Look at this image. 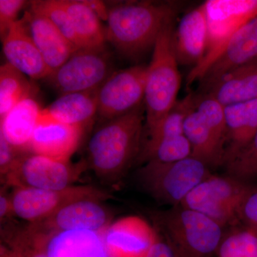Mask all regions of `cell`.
<instances>
[{
  "mask_svg": "<svg viewBox=\"0 0 257 257\" xmlns=\"http://www.w3.org/2000/svg\"><path fill=\"white\" fill-rule=\"evenodd\" d=\"M144 107L104 121L89 139L88 165L96 175L114 182L124 175L141 152Z\"/></svg>",
  "mask_w": 257,
  "mask_h": 257,
  "instance_id": "obj_1",
  "label": "cell"
},
{
  "mask_svg": "<svg viewBox=\"0 0 257 257\" xmlns=\"http://www.w3.org/2000/svg\"><path fill=\"white\" fill-rule=\"evenodd\" d=\"M175 10L167 3L128 2L108 11L106 41L121 55L140 57L153 49L159 35L173 22Z\"/></svg>",
  "mask_w": 257,
  "mask_h": 257,
  "instance_id": "obj_2",
  "label": "cell"
},
{
  "mask_svg": "<svg viewBox=\"0 0 257 257\" xmlns=\"http://www.w3.org/2000/svg\"><path fill=\"white\" fill-rule=\"evenodd\" d=\"M173 34L172 22L159 35L154 46L151 62L147 66L145 96L147 132L155 127L177 101L181 76Z\"/></svg>",
  "mask_w": 257,
  "mask_h": 257,
  "instance_id": "obj_3",
  "label": "cell"
},
{
  "mask_svg": "<svg viewBox=\"0 0 257 257\" xmlns=\"http://www.w3.org/2000/svg\"><path fill=\"white\" fill-rule=\"evenodd\" d=\"M156 220L177 257H209L222 239V226L211 218L179 205L157 213Z\"/></svg>",
  "mask_w": 257,
  "mask_h": 257,
  "instance_id": "obj_4",
  "label": "cell"
},
{
  "mask_svg": "<svg viewBox=\"0 0 257 257\" xmlns=\"http://www.w3.org/2000/svg\"><path fill=\"white\" fill-rule=\"evenodd\" d=\"M210 168L192 156L174 162L150 161L140 169L139 182L159 202L171 207L182 204L186 197L211 175Z\"/></svg>",
  "mask_w": 257,
  "mask_h": 257,
  "instance_id": "obj_5",
  "label": "cell"
},
{
  "mask_svg": "<svg viewBox=\"0 0 257 257\" xmlns=\"http://www.w3.org/2000/svg\"><path fill=\"white\" fill-rule=\"evenodd\" d=\"M184 133L192 147V157L209 168L223 166L226 143L224 106L207 94L197 95L195 107L187 116Z\"/></svg>",
  "mask_w": 257,
  "mask_h": 257,
  "instance_id": "obj_6",
  "label": "cell"
},
{
  "mask_svg": "<svg viewBox=\"0 0 257 257\" xmlns=\"http://www.w3.org/2000/svg\"><path fill=\"white\" fill-rule=\"evenodd\" d=\"M208 42L202 62L193 67L187 84L201 80L221 55L226 44L244 24L257 17V0H208Z\"/></svg>",
  "mask_w": 257,
  "mask_h": 257,
  "instance_id": "obj_7",
  "label": "cell"
},
{
  "mask_svg": "<svg viewBox=\"0 0 257 257\" xmlns=\"http://www.w3.org/2000/svg\"><path fill=\"white\" fill-rule=\"evenodd\" d=\"M87 163H71L42 155L25 152L3 179L6 186L15 188L60 190L72 187Z\"/></svg>",
  "mask_w": 257,
  "mask_h": 257,
  "instance_id": "obj_8",
  "label": "cell"
},
{
  "mask_svg": "<svg viewBox=\"0 0 257 257\" xmlns=\"http://www.w3.org/2000/svg\"><path fill=\"white\" fill-rule=\"evenodd\" d=\"M251 184L228 175H211L189 193L181 205L202 213L222 227L235 225L238 224V204Z\"/></svg>",
  "mask_w": 257,
  "mask_h": 257,
  "instance_id": "obj_9",
  "label": "cell"
},
{
  "mask_svg": "<svg viewBox=\"0 0 257 257\" xmlns=\"http://www.w3.org/2000/svg\"><path fill=\"white\" fill-rule=\"evenodd\" d=\"M113 72L105 47L80 48L46 79L60 94L90 92L99 89Z\"/></svg>",
  "mask_w": 257,
  "mask_h": 257,
  "instance_id": "obj_10",
  "label": "cell"
},
{
  "mask_svg": "<svg viewBox=\"0 0 257 257\" xmlns=\"http://www.w3.org/2000/svg\"><path fill=\"white\" fill-rule=\"evenodd\" d=\"M11 197L14 216L33 223L48 217L69 203L84 199L102 202L112 197L92 186H72L60 190L15 188Z\"/></svg>",
  "mask_w": 257,
  "mask_h": 257,
  "instance_id": "obj_11",
  "label": "cell"
},
{
  "mask_svg": "<svg viewBox=\"0 0 257 257\" xmlns=\"http://www.w3.org/2000/svg\"><path fill=\"white\" fill-rule=\"evenodd\" d=\"M147 66L116 71L97 89V115L103 122L128 114L145 101Z\"/></svg>",
  "mask_w": 257,
  "mask_h": 257,
  "instance_id": "obj_12",
  "label": "cell"
},
{
  "mask_svg": "<svg viewBox=\"0 0 257 257\" xmlns=\"http://www.w3.org/2000/svg\"><path fill=\"white\" fill-rule=\"evenodd\" d=\"M100 201L84 199L69 203L52 215L28 228L34 234L50 237L66 231L87 230L101 234L111 224L110 211Z\"/></svg>",
  "mask_w": 257,
  "mask_h": 257,
  "instance_id": "obj_13",
  "label": "cell"
},
{
  "mask_svg": "<svg viewBox=\"0 0 257 257\" xmlns=\"http://www.w3.org/2000/svg\"><path fill=\"white\" fill-rule=\"evenodd\" d=\"M101 236L108 257H147L159 234L142 218L130 216L111 223Z\"/></svg>",
  "mask_w": 257,
  "mask_h": 257,
  "instance_id": "obj_14",
  "label": "cell"
},
{
  "mask_svg": "<svg viewBox=\"0 0 257 257\" xmlns=\"http://www.w3.org/2000/svg\"><path fill=\"white\" fill-rule=\"evenodd\" d=\"M8 63L30 78L46 79L51 74L31 35L25 17L15 22L3 39Z\"/></svg>",
  "mask_w": 257,
  "mask_h": 257,
  "instance_id": "obj_15",
  "label": "cell"
},
{
  "mask_svg": "<svg viewBox=\"0 0 257 257\" xmlns=\"http://www.w3.org/2000/svg\"><path fill=\"white\" fill-rule=\"evenodd\" d=\"M84 128L39 119L28 151L55 160L69 161L82 141Z\"/></svg>",
  "mask_w": 257,
  "mask_h": 257,
  "instance_id": "obj_16",
  "label": "cell"
},
{
  "mask_svg": "<svg viewBox=\"0 0 257 257\" xmlns=\"http://www.w3.org/2000/svg\"><path fill=\"white\" fill-rule=\"evenodd\" d=\"M257 59V17L239 28L230 39L224 50L201 79L204 92L221 77Z\"/></svg>",
  "mask_w": 257,
  "mask_h": 257,
  "instance_id": "obj_17",
  "label": "cell"
},
{
  "mask_svg": "<svg viewBox=\"0 0 257 257\" xmlns=\"http://www.w3.org/2000/svg\"><path fill=\"white\" fill-rule=\"evenodd\" d=\"M179 64L194 67L202 62L207 51L208 24L205 4L184 15L173 34Z\"/></svg>",
  "mask_w": 257,
  "mask_h": 257,
  "instance_id": "obj_18",
  "label": "cell"
},
{
  "mask_svg": "<svg viewBox=\"0 0 257 257\" xmlns=\"http://www.w3.org/2000/svg\"><path fill=\"white\" fill-rule=\"evenodd\" d=\"M30 35L51 73L60 67L79 50L48 19L29 8L23 15Z\"/></svg>",
  "mask_w": 257,
  "mask_h": 257,
  "instance_id": "obj_19",
  "label": "cell"
},
{
  "mask_svg": "<svg viewBox=\"0 0 257 257\" xmlns=\"http://www.w3.org/2000/svg\"><path fill=\"white\" fill-rule=\"evenodd\" d=\"M226 124L225 167L236 160L252 141L257 130V99L224 106Z\"/></svg>",
  "mask_w": 257,
  "mask_h": 257,
  "instance_id": "obj_20",
  "label": "cell"
},
{
  "mask_svg": "<svg viewBox=\"0 0 257 257\" xmlns=\"http://www.w3.org/2000/svg\"><path fill=\"white\" fill-rule=\"evenodd\" d=\"M204 94L224 106L257 99V59L226 72Z\"/></svg>",
  "mask_w": 257,
  "mask_h": 257,
  "instance_id": "obj_21",
  "label": "cell"
},
{
  "mask_svg": "<svg viewBox=\"0 0 257 257\" xmlns=\"http://www.w3.org/2000/svg\"><path fill=\"white\" fill-rule=\"evenodd\" d=\"M97 89L90 92L61 94L42 108L40 119L85 127L97 114Z\"/></svg>",
  "mask_w": 257,
  "mask_h": 257,
  "instance_id": "obj_22",
  "label": "cell"
},
{
  "mask_svg": "<svg viewBox=\"0 0 257 257\" xmlns=\"http://www.w3.org/2000/svg\"><path fill=\"white\" fill-rule=\"evenodd\" d=\"M42 109L33 94L25 98L0 118V133L16 148L28 152L29 143L38 124Z\"/></svg>",
  "mask_w": 257,
  "mask_h": 257,
  "instance_id": "obj_23",
  "label": "cell"
},
{
  "mask_svg": "<svg viewBox=\"0 0 257 257\" xmlns=\"http://www.w3.org/2000/svg\"><path fill=\"white\" fill-rule=\"evenodd\" d=\"M47 253L49 257H108L101 234L87 230L52 235Z\"/></svg>",
  "mask_w": 257,
  "mask_h": 257,
  "instance_id": "obj_24",
  "label": "cell"
},
{
  "mask_svg": "<svg viewBox=\"0 0 257 257\" xmlns=\"http://www.w3.org/2000/svg\"><path fill=\"white\" fill-rule=\"evenodd\" d=\"M70 16L82 48L99 49L105 47V29L100 18L84 1L61 0Z\"/></svg>",
  "mask_w": 257,
  "mask_h": 257,
  "instance_id": "obj_25",
  "label": "cell"
},
{
  "mask_svg": "<svg viewBox=\"0 0 257 257\" xmlns=\"http://www.w3.org/2000/svg\"><path fill=\"white\" fill-rule=\"evenodd\" d=\"M33 94V86L25 74L8 62L0 67V118Z\"/></svg>",
  "mask_w": 257,
  "mask_h": 257,
  "instance_id": "obj_26",
  "label": "cell"
},
{
  "mask_svg": "<svg viewBox=\"0 0 257 257\" xmlns=\"http://www.w3.org/2000/svg\"><path fill=\"white\" fill-rule=\"evenodd\" d=\"M192 156V147L185 135H178L156 142H146L138 160L143 162L157 161L174 162Z\"/></svg>",
  "mask_w": 257,
  "mask_h": 257,
  "instance_id": "obj_27",
  "label": "cell"
},
{
  "mask_svg": "<svg viewBox=\"0 0 257 257\" xmlns=\"http://www.w3.org/2000/svg\"><path fill=\"white\" fill-rule=\"evenodd\" d=\"M197 95L189 94L175 105L153 128L148 131L147 142H156L163 139L184 135V125L189 113L194 109Z\"/></svg>",
  "mask_w": 257,
  "mask_h": 257,
  "instance_id": "obj_28",
  "label": "cell"
},
{
  "mask_svg": "<svg viewBox=\"0 0 257 257\" xmlns=\"http://www.w3.org/2000/svg\"><path fill=\"white\" fill-rule=\"evenodd\" d=\"M30 10L48 19L67 40L79 49L82 48L70 16L61 0H36L30 3Z\"/></svg>",
  "mask_w": 257,
  "mask_h": 257,
  "instance_id": "obj_29",
  "label": "cell"
},
{
  "mask_svg": "<svg viewBox=\"0 0 257 257\" xmlns=\"http://www.w3.org/2000/svg\"><path fill=\"white\" fill-rule=\"evenodd\" d=\"M218 257H257V232L241 228L224 235Z\"/></svg>",
  "mask_w": 257,
  "mask_h": 257,
  "instance_id": "obj_30",
  "label": "cell"
},
{
  "mask_svg": "<svg viewBox=\"0 0 257 257\" xmlns=\"http://www.w3.org/2000/svg\"><path fill=\"white\" fill-rule=\"evenodd\" d=\"M226 175L234 178L253 183L257 179V130L247 148L234 162L226 167Z\"/></svg>",
  "mask_w": 257,
  "mask_h": 257,
  "instance_id": "obj_31",
  "label": "cell"
},
{
  "mask_svg": "<svg viewBox=\"0 0 257 257\" xmlns=\"http://www.w3.org/2000/svg\"><path fill=\"white\" fill-rule=\"evenodd\" d=\"M238 224L257 232V186L251 184L243 193L236 209Z\"/></svg>",
  "mask_w": 257,
  "mask_h": 257,
  "instance_id": "obj_32",
  "label": "cell"
},
{
  "mask_svg": "<svg viewBox=\"0 0 257 257\" xmlns=\"http://www.w3.org/2000/svg\"><path fill=\"white\" fill-rule=\"evenodd\" d=\"M28 4L24 0H0V34L4 38L12 25L18 21L19 13Z\"/></svg>",
  "mask_w": 257,
  "mask_h": 257,
  "instance_id": "obj_33",
  "label": "cell"
},
{
  "mask_svg": "<svg viewBox=\"0 0 257 257\" xmlns=\"http://www.w3.org/2000/svg\"><path fill=\"white\" fill-rule=\"evenodd\" d=\"M11 145L0 133V174L3 179L9 173L20 157L25 153Z\"/></svg>",
  "mask_w": 257,
  "mask_h": 257,
  "instance_id": "obj_34",
  "label": "cell"
},
{
  "mask_svg": "<svg viewBox=\"0 0 257 257\" xmlns=\"http://www.w3.org/2000/svg\"><path fill=\"white\" fill-rule=\"evenodd\" d=\"M48 239L37 235H32V240L27 243L21 252L23 254H30V257H49L47 253Z\"/></svg>",
  "mask_w": 257,
  "mask_h": 257,
  "instance_id": "obj_35",
  "label": "cell"
},
{
  "mask_svg": "<svg viewBox=\"0 0 257 257\" xmlns=\"http://www.w3.org/2000/svg\"><path fill=\"white\" fill-rule=\"evenodd\" d=\"M147 257H177L173 248L167 240L161 239L159 236Z\"/></svg>",
  "mask_w": 257,
  "mask_h": 257,
  "instance_id": "obj_36",
  "label": "cell"
},
{
  "mask_svg": "<svg viewBox=\"0 0 257 257\" xmlns=\"http://www.w3.org/2000/svg\"><path fill=\"white\" fill-rule=\"evenodd\" d=\"M14 216L13 212V202L12 197H9L5 189H2L0 195V219L1 223L9 221L12 216Z\"/></svg>",
  "mask_w": 257,
  "mask_h": 257,
  "instance_id": "obj_37",
  "label": "cell"
},
{
  "mask_svg": "<svg viewBox=\"0 0 257 257\" xmlns=\"http://www.w3.org/2000/svg\"><path fill=\"white\" fill-rule=\"evenodd\" d=\"M84 3L98 15L100 20H107L108 11L106 5L103 2L96 0H83Z\"/></svg>",
  "mask_w": 257,
  "mask_h": 257,
  "instance_id": "obj_38",
  "label": "cell"
},
{
  "mask_svg": "<svg viewBox=\"0 0 257 257\" xmlns=\"http://www.w3.org/2000/svg\"><path fill=\"white\" fill-rule=\"evenodd\" d=\"M1 257H25L23 253L13 248V250H9L6 248L3 245L1 246Z\"/></svg>",
  "mask_w": 257,
  "mask_h": 257,
  "instance_id": "obj_39",
  "label": "cell"
}]
</instances>
